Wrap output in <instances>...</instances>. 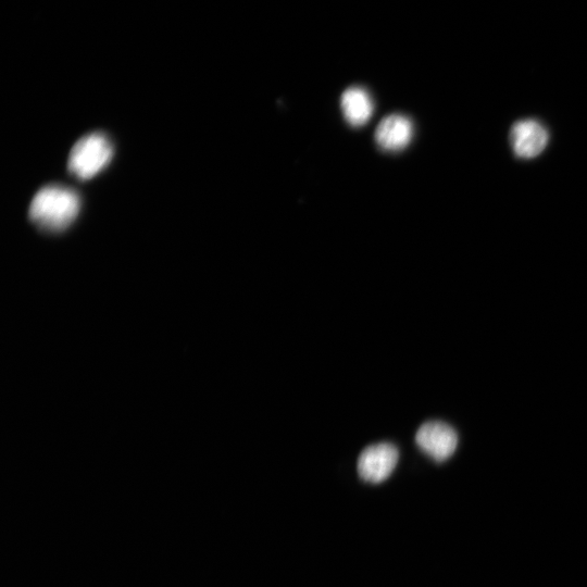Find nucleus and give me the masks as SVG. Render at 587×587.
Listing matches in <instances>:
<instances>
[{
	"label": "nucleus",
	"mask_w": 587,
	"mask_h": 587,
	"mask_svg": "<svg viewBox=\"0 0 587 587\" xmlns=\"http://www.w3.org/2000/svg\"><path fill=\"white\" fill-rule=\"evenodd\" d=\"M80 209L81 197L77 191L67 186L49 185L34 196L29 217L37 229L60 233L77 220Z\"/></svg>",
	"instance_id": "obj_1"
},
{
	"label": "nucleus",
	"mask_w": 587,
	"mask_h": 587,
	"mask_svg": "<svg viewBox=\"0 0 587 587\" xmlns=\"http://www.w3.org/2000/svg\"><path fill=\"white\" fill-rule=\"evenodd\" d=\"M114 153V144L105 133L85 135L72 148L68 170L74 178L91 180L110 164Z\"/></svg>",
	"instance_id": "obj_2"
},
{
	"label": "nucleus",
	"mask_w": 587,
	"mask_h": 587,
	"mask_svg": "<svg viewBox=\"0 0 587 587\" xmlns=\"http://www.w3.org/2000/svg\"><path fill=\"white\" fill-rule=\"evenodd\" d=\"M398 459V449L393 444L371 445L365 448L358 458L359 476L368 483H382L391 477L398 464Z\"/></svg>",
	"instance_id": "obj_3"
},
{
	"label": "nucleus",
	"mask_w": 587,
	"mask_h": 587,
	"mask_svg": "<svg viewBox=\"0 0 587 587\" xmlns=\"http://www.w3.org/2000/svg\"><path fill=\"white\" fill-rule=\"evenodd\" d=\"M416 443L424 454L437 462H444L456 452L458 435L445 422L429 421L418 430Z\"/></svg>",
	"instance_id": "obj_4"
},
{
	"label": "nucleus",
	"mask_w": 587,
	"mask_h": 587,
	"mask_svg": "<svg viewBox=\"0 0 587 587\" xmlns=\"http://www.w3.org/2000/svg\"><path fill=\"white\" fill-rule=\"evenodd\" d=\"M549 142V133L540 121L526 119L512 126L510 143L515 155L524 160L540 156Z\"/></svg>",
	"instance_id": "obj_5"
},
{
	"label": "nucleus",
	"mask_w": 587,
	"mask_h": 587,
	"mask_svg": "<svg viewBox=\"0 0 587 587\" xmlns=\"http://www.w3.org/2000/svg\"><path fill=\"white\" fill-rule=\"evenodd\" d=\"M414 133L411 121L402 115L384 118L376 131V141L385 151L397 152L405 148Z\"/></svg>",
	"instance_id": "obj_6"
},
{
	"label": "nucleus",
	"mask_w": 587,
	"mask_h": 587,
	"mask_svg": "<svg viewBox=\"0 0 587 587\" xmlns=\"http://www.w3.org/2000/svg\"><path fill=\"white\" fill-rule=\"evenodd\" d=\"M342 109L346 120L354 127L364 126L373 114L371 98L361 87H351L343 93Z\"/></svg>",
	"instance_id": "obj_7"
}]
</instances>
